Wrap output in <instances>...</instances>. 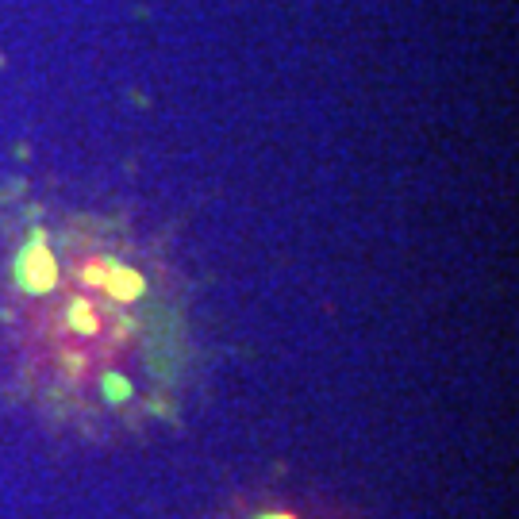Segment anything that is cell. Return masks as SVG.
Segmentation results:
<instances>
[{
    "label": "cell",
    "mask_w": 519,
    "mask_h": 519,
    "mask_svg": "<svg viewBox=\"0 0 519 519\" xmlns=\"http://www.w3.org/2000/svg\"><path fill=\"white\" fill-rule=\"evenodd\" d=\"M4 316L39 400L93 427H135L173 404L181 304L162 262L93 223H35L4 262Z\"/></svg>",
    "instance_id": "cell-1"
}]
</instances>
